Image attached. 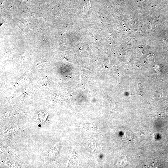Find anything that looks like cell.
Returning a JSON list of instances; mask_svg holds the SVG:
<instances>
[{"instance_id":"6da1fadb","label":"cell","mask_w":168,"mask_h":168,"mask_svg":"<svg viewBox=\"0 0 168 168\" xmlns=\"http://www.w3.org/2000/svg\"><path fill=\"white\" fill-rule=\"evenodd\" d=\"M137 93L139 95H142L143 94V91L142 85L140 84H138Z\"/></svg>"},{"instance_id":"7a4b0ae2","label":"cell","mask_w":168,"mask_h":168,"mask_svg":"<svg viewBox=\"0 0 168 168\" xmlns=\"http://www.w3.org/2000/svg\"><path fill=\"white\" fill-rule=\"evenodd\" d=\"M157 65L156 66H155V70L157 72H158L159 73H160V72L159 66L158 67H157Z\"/></svg>"}]
</instances>
